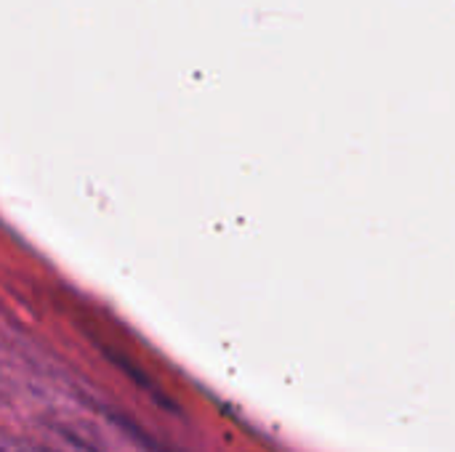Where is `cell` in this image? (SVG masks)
<instances>
[{"label":"cell","mask_w":455,"mask_h":452,"mask_svg":"<svg viewBox=\"0 0 455 452\" xmlns=\"http://www.w3.org/2000/svg\"><path fill=\"white\" fill-rule=\"evenodd\" d=\"M3 452H56L43 445H32V442H19V440H5L3 442Z\"/></svg>","instance_id":"cell-1"},{"label":"cell","mask_w":455,"mask_h":452,"mask_svg":"<svg viewBox=\"0 0 455 452\" xmlns=\"http://www.w3.org/2000/svg\"><path fill=\"white\" fill-rule=\"evenodd\" d=\"M69 445L75 448L77 452H99V450H93L91 445H85V442H80V440H75V437H69Z\"/></svg>","instance_id":"cell-2"}]
</instances>
